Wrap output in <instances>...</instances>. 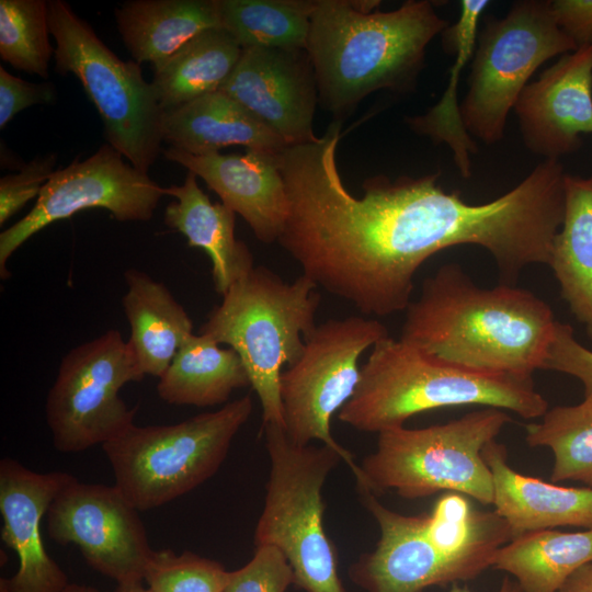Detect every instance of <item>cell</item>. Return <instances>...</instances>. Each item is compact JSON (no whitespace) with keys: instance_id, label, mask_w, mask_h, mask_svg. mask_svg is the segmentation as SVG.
Segmentation results:
<instances>
[{"instance_id":"1","label":"cell","mask_w":592,"mask_h":592,"mask_svg":"<svg viewBox=\"0 0 592 592\" xmlns=\"http://www.w3.org/2000/svg\"><path fill=\"white\" fill-rule=\"evenodd\" d=\"M405 311L403 342L463 369L520 378L543 369L558 321L531 291L480 287L457 263L425 277Z\"/></svg>"},{"instance_id":"2","label":"cell","mask_w":592,"mask_h":592,"mask_svg":"<svg viewBox=\"0 0 592 592\" xmlns=\"http://www.w3.org/2000/svg\"><path fill=\"white\" fill-rule=\"evenodd\" d=\"M380 1L317 0L310 14L306 52L318 102L337 121L382 89H413L430 42L448 26L428 0L374 11Z\"/></svg>"},{"instance_id":"3","label":"cell","mask_w":592,"mask_h":592,"mask_svg":"<svg viewBox=\"0 0 592 592\" xmlns=\"http://www.w3.org/2000/svg\"><path fill=\"white\" fill-rule=\"evenodd\" d=\"M458 406L497 408L523 419L542 418L548 410L533 378L463 369L388 335L372 348L339 419L357 431L380 433L418 413Z\"/></svg>"},{"instance_id":"4","label":"cell","mask_w":592,"mask_h":592,"mask_svg":"<svg viewBox=\"0 0 592 592\" xmlns=\"http://www.w3.org/2000/svg\"><path fill=\"white\" fill-rule=\"evenodd\" d=\"M317 288L304 274L285 282L270 269L254 266L228 289L200 329L238 353L260 400L263 424L284 428L282 368L300 357L305 338L317 326Z\"/></svg>"},{"instance_id":"5","label":"cell","mask_w":592,"mask_h":592,"mask_svg":"<svg viewBox=\"0 0 592 592\" xmlns=\"http://www.w3.org/2000/svg\"><path fill=\"white\" fill-rule=\"evenodd\" d=\"M262 431L270 473L255 547L277 548L292 567L294 584L306 592H346L323 526L322 489L341 455L325 444L294 443L275 423Z\"/></svg>"},{"instance_id":"6","label":"cell","mask_w":592,"mask_h":592,"mask_svg":"<svg viewBox=\"0 0 592 592\" xmlns=\"http://www.w3.org/2000/svg\"><path fill=\"white\" fill-rule=\"evenodd\" d=\"M510 420L504 410L482 408L443 424L383 431L376 449L360 465L365 491L394 490L408 500L458 492L492 504V476L482 449Z\"/></svg>"},{"instance_id":"7","label":"cell","mask_w":592,"mask_h":592,"mask_svg":"<svg viewBox=\"0 0 592 592\" xmlns=\"http://www.w3.org/2000/svg\"><path fill=\"white\" fill-rule=\"evenodd\" d=\"M252 410V398L246 395L175 424H133L102 445L114 485L138 511L192 491L216 474Z\"/></svg>"},{"instance_id":"8","label":"cell","mask_w":592,"mask_h":592,"mask_svg":"<svg viewBox=\"0 0 592 592\" xmlns=\"http://www.w3.org/2000/svg\"><path fill=\"white\" fill-rule=\"evenodd\" d=\"M55 70L75 75L95 106L104 134L133 167L147 173L161 150V115L138 62L124 61L62 0H48Z\"/></svg>"},{"instance_id":"9","label":"cell","mask_w":592,"mask_h":592,"mask_svg":"<svg viewBox=\"0 0 592 592\" xmlns=\"http://www.w3.org/2000/svg\"><path fill=\"white\" fill-rule=\"evenodd\" d=\"M577 48L557 25L548 0L516 1L504 18H487L459 106L466 132L486 145L500 141L508 115L535 70Z\"/></svg>"},{"instance_id":"10","label":"cell","mask_w":592,"mask_h":592,"mask_svg":"<svg viewBox=\"0 0 592 592\" xmlns=\"http://www.w3.org/2000/svg\"><path fill=\"white\" fill-rule=\"evenodd\" d=\"M388 330L376 319L350 316L328 319L305 338L300 357L280 378L284 431L297 444L312 441L337 451L366 490L360 465L331 434V419L352 398L361 378L358 360Z\"/></svg>"},{"instance_id":"11","label":"cell","mask_w":592,"mask_h":592,"mask_svg":"<svg viewBox=\"0 0 592 592\" xmlns=\"http://www.w3.org/2000/svg\"><path fill=\"white\" fill-rule=\"evenodd\" d=\"M144 377L116 329L72 348L59 364L45 403L55 448L78 453L123 434L134 424L137 409L125 403L119 390Z\"/></svg>"},{"instance_id":"12","label":"cell","mask_w":592,"mask_h":592,"mask_svg":"<svg viewBox=\"0 0 592 592\" xmlns=\"http://www.w3.org/2000/svg\"><path fill=\"white\" fill-rule=\"evenodd\" d=\"M163 195L164 187L110 144L84 160L77 158L56 170L33 208L0 234V277H9L7 262L16 249L53 223L88 208L106 209L118 221H147Z\"/></svg>"},{"instance_id":"13","label":"cell","mask_w":592,"mask_h":592,"mask_svg":"<svg viewBox=\"0 0 592 592\" xmlns=\"http://www.w3.org/2000/svg\"><path fill=\"white\" fill-rule=\"evenodd\" d=\"M46 516L50 538L77 545L98 572L117 583L144 580L153 549L138 510L115 485L73 478L56 496Z\"/></svg>"},{"instance_id":"14","label":"cell","mask_w":592,"mask_h":592,"mask_svg":"<svg viewBox=\"0 0 592 592\" xmlns=\"http://www.w3.org/2000/svg\"><path fill=\"white\" fill-rule=\"evenodd\" d=\"M360 493L380 532L374 550L350 567L351 581L362 590L424 592L478 577L431 539L426 514L405 515L383 505L369 491Z\"/></svg>"},{"instance_id":"15","label":"cell","mask_w":592,"mask_h":592,"mask_svg":"<svg viewBox=\"0 0 592 592\" xmlns=\"http://www.w3.org/2000/svg\"><path fill=\"white\" fill-rule=\"evenodd\" d=\"M219 91L247 109L287 146L317 138L312 124L318 89L304 49L242 48Z\"/></svg>"},{"instance_id":"16","label":"cell","mask_w":592,"mask_h":592,"mask_svg":"<svg viewBox=\"0 0 592 592\" xmlns=\"http://www.w3.org/2000/svg\"><path fill=\"white\" fill-rule=\"evenodd\" d=\"M524 146L559 160L592 134V44L565 54L528 82L513 107Z\"/></svg>"},{"instance_id":"17","label":"cell","mask_w":592,"mask_h":592,"mask_svg":"<svg viewBox=\"0 0 592 592\" xmlns=\"http://www.w3.org/2000/svg\"><path fill=\"white\" fill-rule=\"evenodd\" d=\"M73 478L65 471L37 473L10 457L1 459V538L19 558L16 572L5 579L10 592H62L69 584L44 547L41 522Z\"/></svg>"},{"instance_id":"18","label":"cell","mask_w":592,"mask_h":592,"mask_svg":"<svg viewBox=\"0 0 592 592\" xmlns=\"http://www.w3.org/2000/svg\"><path fill=\"white\" fill-rule=\"evenodd\" d=\"M162 153L201 178L261 242L278 240L289 215V201L277 155L247 149L244 153L195 156L172 147Z\"/></svg>"},{"instance_id":"19","label":"cell","mask_w":592,"mask_h":592,"mask_svg":"<svg viewBox=\"0 0 592 592\" xmlns=\"http://www.w3.org/2000/svg\"><path fill=\"white\" fill-rule=\"evenodd\" d=\"M493 485L494 512L512 538L559 526L592 528V488L563 487L514 470L506 447L496 440L482 449Z\"/></svg>"},{"instance_id":"20","label":"cell","mask_w":592,"mask_h":592,"mask_svg":"<svg viewBox=\"0 0 592 592\" xmlns=\"http://www.w3.org/2000/svg\"><path fill=\"white\" fill-rule=\"evenodd\" d=\"M162 140L195 156L244 146L278 155L287 145L236 100L221 91L162 111Z\"/></svg>"},{"instance_id":"21","label":"cell","mask_w":592,"mask_h":592,"mask_svg":"<svg viewBox=\"0 0 592 592\" xmlns=\"http://www.w3.org/2000/svg\"><path fill=\"white\" fill-rule=\"evenodd\" d=\"M164 194L175 198L166 207L164 224L209 257L214 288L224 296L254 267L250 249L236 238V213L223 203H212L190 171L183 184L164 187Z\"/></svg>"},{"instance_id":"22","label":"cell","mask_w":592,"mask_h":592,"mask_svg":"<svg viewBox=\"0 0 592 592\" xmlns=\"http://www.w3.org/2000/svg\"><path fill=\"white\" fill-rule=\"evenodd\" d=\"M127 291L122 298L130 326L127 340L144 375L160 377L183 342L193 321L168 287L137 269L124 273Z\"/></svg>"},{"instance_id":"23","label":"cell","mask_w":592,"mask_h":592,"mask_svg":"<svg viewBox=\"0 0 592 592\" xmlns=\"http://www.w3.org/2000/svg\"><path fill=\"white\" fill-rule=\"evenodd\" d=\"M114 15L134 60L153 67L202 32L220 26L215 0H128Z\"/></svg>"},{"instance_id":"24","label":"cell","mask_w":592,"mask_h":592,"mask_svg":"<svg viewBox=\"0 0 592 592\" xmlns=\"http://www.w3.org/2000/svg\"><path fill=\"white\" fill-rule=\"evenodd\" d=\"M548 266L560 296L592 341V174H566L565 212Z\"/></svg>"},{"instance_id":"25","label":"cell","mask_w":592,"mask_h":592,"mask_svg":"<svg viewBox=\"0 0 592 592\" xmlns=\"http://www.w3.org/2000/svg\"><path fill=\"white\" fill-rule=\"evenodd\" d=\"M248 385V372L234 349L192 333L159 377L157 392L170 405L213 407L227 403L234 390Z\"/></svg>"},{"instance_id":"26","label":"cell","mask_w":592,"mask_h":592,"mask_svg":"<svg viewBox=\"0 0 592 592\" xmlns=\"http://www.w3.org/2000/svg\"><path fill=\"white\" fill-rule=\"evenodd\" d=\"M488 4L487 0L460 1L457 22L443 32L445 50L455 55L448 86L440 101L426 113L405 119L408 127L418 135L429 137L436 145L446 144L453 152L454 163L466 179L471 175V155L477 153L478 149L462 122L458 83L462 72L473 58L479 21Z\"/></svg>"},{"instance_id":"27","label":"cell","mask_w":592,"mask_h":592,"mask_svg":"<svg viewBox=\"0 0 592 592\" xmlns=\"http://www.w3.org/2000/svg\"><path fill=\"white\" fill-rule=\"evenodd\" d=\"M592 562V528L543 530L513 537L494 555L492 567L506 572L523 592H557Z\"/></svg>"},{"instance_id":"28","label":"cell","mask_w":592,"mask_h":592,"mask_svg":"<svg viewBox=\"0 0 592 592\" xmlns=\"http://www.w3.org/2000/svg\"><path fill=\"white\" fill-rule=\"evenodd\" d=\"M242 47L223 27L206 30L153 67L152 88L162 111L218 91L234 71Z\"/></svg>"},{"instance_id":"29","label":"cell","mask_w":592,"mask_h":592,"mask_svg":"<svg viewBox=\"0 0 592 592\" xmlns=\"http://www.w3.org/2000/svg\"><path fill=\"white\" fill-rule=\"evenodd\" d=\"M219 25L242 48L304 49L314 1L215 0Z\"/></svg>"},{"instance_id":"30","label":"cell","mask_w":592,"mask_h":592,"mask_svg":"<svg viewBox=\"0 0 592 592\" xmlns=\"http://www.w3.org/2000/svg\"><path fill=\"white\" fill-rule=\"evenodd\" d=\"M531 447L554 454L551 481L573 480L592 488V402L548 409L539 422L525 426Z\"/></svg>"},{"instance_id":"31","label":"cell","mask_w":592,"mask_h":592,"mask_svg":"<svg viewBox=\"0 0 592 592\" xmlns=\"http://www.w3.org/2000/svg\"><path fill=\"white\" fill-rule=\"evenodd\" d=\"M45 0H0V56L15 69L48 78L55 48Z\"/></svg>"},{"instance_id":"32","label":"cell","mask_w":592,"mask_h":592,"mask_svg":"<svg viewBox=\"0 0 592 592\" xmlns=\"http://www.w3.org/2000/svg\"><path fill=\"white\" fill-rule=\"evenodd\" d=\"M230 578L215 560L170 549L153 550L144 573L152 592H224Z\"/></svg>"},{"instance_id":"33","label":"cell","mask_w":592,"mask_h":592,"mask_svg":"<svg viewBox=\"0 0 592 592\" xmlns=\"http://www.w3.org/2000/svg\"><path fill=\"white\" fill-rule=\"evenodd\" d=\"M294 573L285 556L273 546H258L253 557L231 571L224 592H286Z\"/></svg>"},{"instance_id":"34","label":"cell","mask_w":592,"mask_h":592,"mask_svg":"<svg viewBox=\"0 0 592 592\" xmlns=\"http://www.w3.org/2000/svg\"><path fill=\"white\" fill-rule=\"evenodd\" d=\"M55 153L37 156L23 164L19 172L0 179V225L19 212L34 197H38L43 186L55 172Z\"/></svg>"},{"instance_id":"35","label":"cell","mask_w":592,"mask_h":592,"mask_svg":"<svg viewBox=\"0 0 592 592\" xmlns=\"http://www.w3.org/2000/svg\"><path fill=\"white\" fill-rule=\"evenodd\" d=\"M543 369L577 378L583 386V399L592 402V351L574 338L570 325L557 321Z\"/></svg>"},{"instance_id":"36","label":"cell","mask_w":592,"mask_h":592,"mask_svg":"<svg viewBox=\"0 0 592 592\" xmlns=\"http://www.w3.org/2000/svg\"><path fill=\"white\" fill-rule=\"evenodd\" d=\"M56 98L52 82L32 83L0 67V128L21 111L36 104H48Z\"/></svg>"},{"instance_id":"37","label":"cell","mask_w":592,"mask_h":592,"mask_svg":"<svg viewBox=\"0 0 592 592\" xmlns=\"http://www.w3.org/2000/svg\"><path fill=\"white\" fill-rule=\"evenodd\" d=\"M550 9L557 25L577 47L592 44V0H553Z\"/></svg>"},{"instance_id":"38","label":"cell","mask_w":592,"mask_h":592,"mask_svg":"<svg viewBox=\"0 0 592 592\" xmlns=\"http://www.w3.org/2000/svg\"><path fill=\"white\" fill-rule=\"evenodd\" d=\"M557 592H592V562L578 569Z\"/></svg>"},{"instance_id":"39","label":"cell","mask_w":592,"mask_h":592,"mask_svg":"<svg viewBox=\"0 0 592 592\" xmlns=\"http://www.w3.org/2000/svg\"><path fill=\"white\" fill-rule=\"evenodd\" d=\"M448 592H470L467 585H462L460 583H454L451 585ZM498 592H523L519 584L511 579L505 577L500 584Z\"/></svg>"},{"instance_id":"40","label":"cell","mask_w":592,"mask_h":592,"mask_svg":"<svg viewBox=\"0 0 592 592\" xmlns=\"http://www.w3.org/2000/svg\"><path fill=\"white\" fill-rule=\"evenodd\" d=\"M114 592H152L148 587L143 585V581L117 583Z\"/></svg>"},{"instance_id":"41","label":"cell","mask_w":592,"mask_h":592,"mask_svg":"<svg viewBox=\"0 0 592 592\" xmlns=\"http://www.w3.org/2000/svg\"><path fill=\"white\" fill-rule=\"evenodd\" d=\"M62 592H100L98 589L91 585L69 583Z\"/></svg>"},{"instance_id":"42","label":"cell","mask_w":592,"mask_h":592,"mask_svg":"<svg viewBox=\"0 0 592 592\" xmlns=\"http://www.w3.org/2000/svg\"><path fill=\"white\" fill-rule=\"evenodd\" d=\"M0 592H10L5 578L0 579Z\"/></svg>"}]
</instances>
